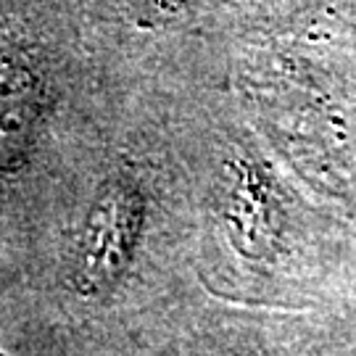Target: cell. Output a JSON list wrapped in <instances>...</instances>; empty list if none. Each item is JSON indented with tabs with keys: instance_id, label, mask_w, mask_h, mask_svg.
Wrapping results in <instances>:
<instances>
[{
	"instance_id": "cell-1",
	"label": "cell",
	"mask_w": 356,
	"mask_h": 356,
	"mask_svg": "<svg viewBox=\"0 0 356 356\" xmlns=\"http://www.w3.org/2000/svg\"><path fill=\"white\" fill-rule=\"evenodd\" d=\"M143 227V195L114 182L98 195L76 243L72 285L82 296H101L127 269Z\"/></svg>"
},
{
	"instance_id": "cell-2",
	"label": "cell",
	"mask_w": 356,
	"mask_h": 356,
	"mask_svg": "<svg viewBox=\"0 0 356 356\" xmlns=\"http://www.w3.org/2000/svg\"><path fill=\"white\" fill-rule=\"evenodd\" d=\"M29 69L3 66L0 69V169L16 164L29 148L38 127V88Z\"/></svg>"
}]
</instances>
